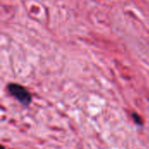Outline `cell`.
Wrapping results in <instances>:
<instances>
[{"label": "cell", "instance_id": "6da1fadb", "mask_svg": "<svg viewBox=\"0 0 149 149\" xmlns=\"http://www.w3.org/2000/svg\"><path fill=\"white\" fill-rule=\"evenodd\" d=\"M8 91L24 106H29L31 104L32 100L31 94L24 86L17 83H10L8 86Z\"/></svg>", "mask_w": 149, "mask_h": 149}, {"label": "cell", "instance_id": "7a4b0ae2", "mask_svg": "<svg viewBox=\"0 0 149 149\" xmlns=\"http://www.w3.org/2000/svg\"><path fill=\"white\" fill-rule=\"evenodd\" d=\"M132 118L134 119V122L136 124H138V125H142L143 124V120H142L141 117L139 114H137V113H132Z\"/></svg>", "mask_w": 149, "mask_h": 149}]
</instances>
